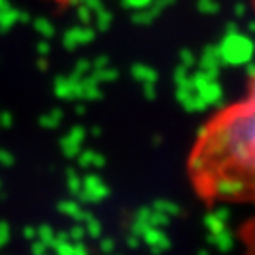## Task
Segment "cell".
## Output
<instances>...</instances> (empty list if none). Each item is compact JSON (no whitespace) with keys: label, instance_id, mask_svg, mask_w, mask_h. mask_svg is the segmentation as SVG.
<instances>
[{"label":"cell","instance_id":"2","mask_svg":"<svg viewBox=\"0 0 255 255\" xmlns=\"http://www.w3.org/2000/svg\"><path fill=\"white\" fill-rule=\"evenodd\" d=\"M250 97L255 99V82H254V85H252V89H250Z\"/></svg>","mask_w":255,"mask_h":255},{"label":"cell","instance_id":"1","mask_svg":"<svg viewBox=\"0 0 255 255\" xmlns=\"http://www.w3.org/2000/svg\"><path fill=\"white\" fill-rule=\"evenodd\" d=\"M193 176L216 199H255V99L238 102L202 130Z\"/></svg>","mask_w":255,"mask_h":255}]
</instances>
